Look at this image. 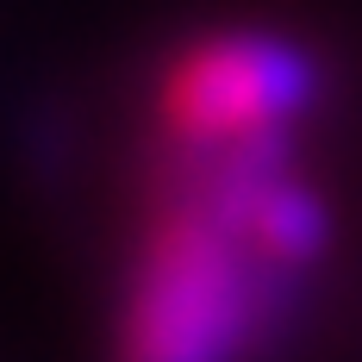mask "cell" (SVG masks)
Masks as SVG:
<instances>
[{
	"label": "cell",
	"mask_w": 362,
	"mask_h": 362,
	"mask_svg": "<svg viewBox=\"0 0 362 362\" xmlns=\"http://www.w3.org/2000/svg\"><path fill=\"white\" fill-rule=\"evenodd\" d=\"M244 244H250L269 269L300 275L331 250V206L319 200V187L300 175H269L256 187L250 213H244Z\"/></svg>",
	"instance_id": "obj_3"
},
{
	"label": "cell",
	"mask_w": 362,
	"mask_h": 362,
	"mask_svg": "<svg viewBox=\"0 0 362 362\" xmlns=\"http://www.w3.org/2000/svg\"><path fill=\"white\" fill-rule=\"evenodd\" d=\"M319 94V63L275 32H218L175 50L156 112L175 150H238L288 138Z\"/></svg>",
	"instance_id": "obj_2"
},
{
	"label": "cell",
	"mask_w": 362,
	"mask_h": 362,
	"mask_svg": "<svg viewBox=\"0 0 362 362\" xmlns=\"http://www.w3.org/2000/svg\"><path fill=\"white\" fill-rule=\"evenodd\" d=\"M288 275L206 206L169 200L150 225L112 362H244L256 337L275 319V288Z\"/></svg>",
	"instance_id": "obj_1"
}]
</instances>
